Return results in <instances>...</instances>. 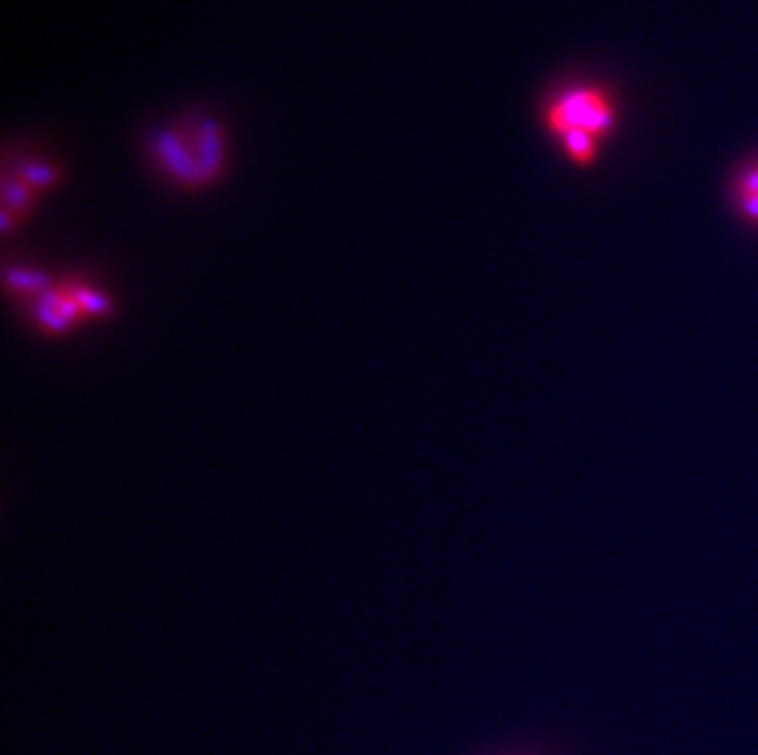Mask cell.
<instances>
[{"label": "cell", "mask_w": 758, "mask_h": 755, "mask_svg": "<svg viewBox=\"0 0 758 755\" xmlns=\"http://www.w3.org/2000/svg\"><path fill=\"white\" fill-rule=\"evenodd\" d=\"M8 285L15 287L18 292H45V277L40 273H32V270H10L8 273Z\"/></svg>", "instance_id": "5"}, {"label": "cell", "mask_w": 758, "mask_h": 755, "mask_svg": "<svg viewBox=\"0 0 758 755\" xmlns=\"http://www.w3.org/2000/svg\"><path fill=\"white\" fill-rule=\"evenodd\" d=\"M562 145L565 152L577 162V165H589V162L597 157L599 138L597 135L587 133V130H570V133L562 135Z\"/></svg>", "instance_id": "3"}, {"label": "cell", "mask_w": 758, "mask_h": 755, "mask_svg": "<svg viewBox=\"0 0 758 755\" xmlns=\"http://www.w3.org/2000/svg\"><path fill=\"white\" fill-rule=\"evenodd\" d=\"M79 317H84L69 287L42 292L35 302V322L45 334H64Z\"/></svg>", "instance_id": "2"}, {"label": "cell", "mask_w": 758, "mask_h": 755, "mask_svg": "<svg viewBox=\"0 0 758 755\" xmlns=\"http://www.w3.org/2000/svg\"><path fill=\"white\" fill-rule=\"evenodd\" d=\"M18 177L23 179L30 189H45L59 179V172L50 165H27L23 172H18Z\"/></svg>", "instance_id": "4"}, {"label": "cell", "mask_w": 758, "mask_h": 755, "mask_svg": "<svg viewBox=\"0 0 758 755\" xmlns=\"http://www.w3.org/2000/svg\"><path fill=\"white\" fill-rule=\"evenodd\" d=\"M614 106L602 91L594 89H572L557 96L545 108V123L555 135H565L570 130H587V133L602 135L614 128Z\"/></svg>", "instance_id": "1"}]
</instances>
